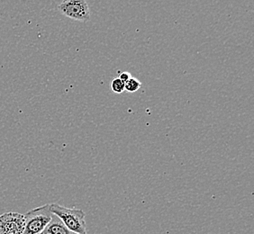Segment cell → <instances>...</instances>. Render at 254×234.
<instances>
[{"label":"cell","instance_id":"cell-6","mask_svg":"<svg viewBox=\"0 0 254 234\" xmlns=\"http://www.w3.org/2000/svg\"><path fill=\"white\" fill-rule=\"evenodd\" d=\"M142 87V83L139 79L135 78H130L125 83V91L128 93H134L138 91Z\"/></svg>","mask_w":254,"mask_h":234},{"label":"cell","instance_id":"cell-9","mask_svg":"<svg viewBox=\"0 0 254 234\" xmlns=\"http://www.w3.org/2000/svg\"></svg>","mask_w":254,"mask_h":234},{"label":"cell","instance_id":"cell-1","mask_svg":"<svg viewBox=\"0 0 254 234\" xmlns=\"http://www.w3.org/2000/svg\"><path fill=\"white\" fill-rule=\"evenodd\" d=\"M51 212L53 215H56L70 231L76 234H88L85 222L86 215L83 210L68 208L57 204H51Z\"/></svg>","mask_w":254,"mask_h":234},{"label":"cell","instance_id":"cell-4","mask_svg":"<svg viewBox=\"0 0 254 234\" xmlns=\"http://www.w3.org/2000/svg\"><path fill=\"white\" fill-rule=\"evenodd\" d=\"M25 217L17 212L0 215V234H24Z\"/></svg>","mask_w":254,"mask_h":234},{"label":"cell","instance_id":"cell-2","mask_svg":"<svg viewBox=\"0 0 254 234\" xmlns=\"http://www.w3.org/2000/svg\"><path fill=\"white\" fill-rule=\"evenodd\" d=\"M24 234H42L47 225H49L53 217V214L51 212V204L30 210L24 215Z\"/></svg>","mask_w":254,"mask_h":234},{"label":"cell","instance_id":"cell-7","mask_svg":"<svg viewBox=\"0 0 254 234\" xmlns=\"http://www.w3.org/2000/svg\"><path fill=\"white\" fill-rule=\"evenodd\" d=\"M110 88L112 89L113 92L116 94H122L123 92H125V82H123L119 78H115L111 82Z\"/></svg>","mask_w":254,"mask_h":234},{"label":"cell","instance_id":"cell-3","mask_svg":"<svg viewBox=\"0 0 254 234\" xmlns=\"http://www.w3.org/2000/svg\"><path fill=\"white\" fill-rule=\"evenodd\" d=\"M58 9L70 19L84 23L90 20V9L86 0H64L60 4Z\"/></svg>","mask_w":254,"mask_h":234},{"label":"cell","instance_id":"cell-8","mask_svg":"<svg viewBox=\"0 0 254 234\" xmlns=\"http://www.w3.org/2000/svg\"><path fill=\"white\" fill-rule=\"evenodd\" d=\"M130 78H132L131 74L129 73V72H127V71L122 72V73H120V75H119V78L122 80L123 82H125V83H126L127 80Z\"/></svg>","mask_w":254,"mask_h":234},{"label":"cell","instance_id":"cell-5","mask_svg":"<svg viewBox=\"0 0 254 234\" xmlns=\"http://www.w3.org/2000/svg\"><path fill=\"white\" fill-rule=\"evenodd\" d=\"M44 234H79L74 233L67 228L64 223L56 216L53 215L49 225L44 230Z\"/></svg>","mask_w":254,"mask_h":234}]
</instances>
